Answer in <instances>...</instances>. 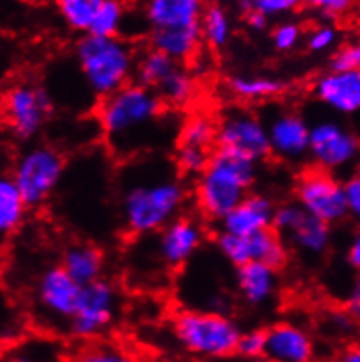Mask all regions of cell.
I'll return each instance as SVG.
<instances>
[{
	"label": "cell",
	"mask_w": 360,
	"mask_h": 362,
	"mask_svg": "<svg viewBox=\"0 0 360 362\" xmlns=\"http://www.w3.org/2000/svg\"><path fill=\"white\" fill-rule=\"evenodd\" d=\"M253 179L256 161L233 151L219 149L198 177L196 199L201 212L210 219L222 221L248 197Z\"/></svg>",
	"instance_id": "cell-1"
},
{
	"label": "cell",
	"mask_w": 360,
	"mask_h": 362,
	"mask_svg": "<svg viewBox=\"0 0 360 362\" xmlns=\"http://www.w3.org/2000/svg\"><path fill=\"white\" fill-rule=\"evenodd\" d=\"M186 199L179 180L152 177L131 184L121 198V216L126 230L135 235L160 233L177 219Z\"/></svg>",
	"instance_id": "cell-2"
},
{
	"label": "cell",
	"mask_w": 360,
	"mask_h": 362,
	"mask_svg": "<svg viewBox=\"0 0 360 362\" xmlns=\"http://www.w3.org/2000/svg\"><path fill=\"white\" fill-rule=\"evenodd\" d=\"M161 116V97L142 84H128L104 98L100 124L119 149L137 147Z\"/></svg>",
	"instance_id": "cell-3"
},
{
	"label": "cell",
	"mask_w": 360,
	"mask_h": 362,
	"mask_svg": "<svg viewBox=\"0 0 360 362\" xmlns=\"http://www.w3.org/2000/svg\"><path fill=\"white\" fill-rule=\"evenodd\" d=\"M76 58L90 91L104 98L128 86L137 69L133 51L119 37L86 33L77 44Z\"/></svg>",
	"instance_id": "cell-4"
},
{
	"label": "cell",
	"mask_w": 360,
	"mask_h": 362,
	"mask_svg": "<svg viewBox=\"0 0 360 362\" xmlns=\"http://www.w3.org/2000/svg\"><path fill=\"white\" fill-rule=\"evenodd\" d=\"M174 334L186 352L203 359H220L236 354L241 331L220 312L187 310L175 317Z\"/></svg>",
	"instance_id": "cell-5"
},
{
	"label": "cell",
	"mask_w": 360,
	"mask_h": 362,
	"mask_svg": "<svg viewBox=\"0 0 360 362\" xmlns=\"http://www.w3.org/2000/svg\"><path fill=\"white\" fill-rule=\"evenodd\" d=\"M65 161L56 149L35 146L18 158L13 180L28 206H39L51 197L64 175Z\"/></svg>",
	"instance_id": "cell-6"
},
{
	"label": "cell",
	"mask_w": 360,
	"mask_h": 362,
	"mask_svg": "<svg viewBox=\"0 0 360 362\" xmlns=\"http://www.w3.org/2000/svg\"><path fill=\"white\" fill-rule=\"evenodd\" d=\"M310 156L325 172H343L360 156V142L354 132L334 119H320L310 127Z\"/></svg>",
	"instance_id": "cell-7"
},
{
	"label": "cell",
	"mask_w": 360,
	"mask_h": 362,
	"mask_svg": "<svg viewBox=\"0 0 360 362\" xmlns=\"http://www.w3.org/2000/svg\"><path fill=\"white\" fill-rule=\"evenodd\" d=\"M297 203L325 224H334L348 216L344 186L325 170H311L299 179L296 187Z\"/></svg>",
	"instance_id": "cell-8"
},
{
	"label": "cell",
	"mask_w": 360,
	"mask_h": 362,
	"mask_svg": "<svg viewBox=\"0 0 360 362\" xmlns=\"http://www.w3.org/2000/svg\"><path fill=\"white\" fill-rule=\"evenodd\" d=\"M51 112V98L30 83L13 84L4 97V116L11 133L20 140H30L40 132Z\"/></svg>",
	"instance_id": "cell-9"
},
{
	"label": "cell",
	"mask_w": 360,
	"mask_h": 362,
	"mask_svg": "<svg viewBox=\"0 0 360 362\" xmlns=\"http://www.w3.org/2000/svg\"><path fill=\"white\" fill-rule=\"evenodd\" d=\"M117 312V293L112 284L97 280L83 287L79 305L68 322L76 338L91 341L112 324Z\"/></svg>",
	"instance_id": "cell-10"
},
{
	"label": "cell",
	"mask_w": 360,
	"mask_h": 362,
	"mask_svg": "<svg viewBox=\"0 0 360 362\" xmlns=\"http://www.w3.org/2000/svg\"><path fill=\"white\" fill-rule=\"evenodd\" d=\"M219 149L233 151L241 156L259 161L271 153L266 123L244 109H233L217 124Z\"/></svg>",
	"instance_id": "cell-11"
},
{
	"label": "cell",
	"mask_w": 360,
	"mask_h": 362,
	"mask_svg": "<svg viewBox=\"0 0 360 362\" xmlns=\"http://www.w3.org/2000/svg\"><path fill=\"white\" fill-rule=\"evenodd\" d=\"M273 226L282 238L308 256H318L329 245V224L308 214L299 203L278 206Z\"/></svg>",
	"instance_id": "cell-12"
},
{
	"label": "cell",
	"mask_w": 360,
	"mask_h": 362,
	"mask_svg": "<svg viewBox=\"0 0 360 362\" xmlns=\"http://www.w3.org/2000/svg\"><path fill=\"white\" fill-rule=\"evenodd\" d=\"M83 286L76 282L61 266L47 268L35 286V301L40 312L51 320L71 322L79 305Z\"/></svg>",
	"instance_id": "cell-13"
},
{
	"label": "cell",
	"mask_w": 360,
	"mask_h": 362,
	"mask_svg": "<svg viewBox=\"0 0 360 362\" xmlns=\"http://www.w3.org/2000/svg\"><path fill=\"white\" fill-rule=\"evenodd\" d=\"M271 153L280 160L299 161L310 156V124L292 110H275L266 121Z\"/></svg>",
	"instance_id": "cell-14"
},
{
	"label": "cell",
	"mask_w": 360,
	"mask_h": 362,
	"mask_svg": "<svg viewBox=\"0 0 360 362\" xmlns=\"http://www.w3.org/2000/svg\"><path fill=\"white\" fill-rule=\"evenodd\" d=\"M203 242V228L194 219L177 217L157 233L156 254L164 266L177 268L194 256Z\"/></svg>",
	"instance_id": "cell-15"
},
{
	"label": "cell",
	"mask_w": 360,
	"mask_h": 362,
	"mask_svg": "<svg viewBox=\"0 0 360 362\" xmlns=\"http://www.w3.org/2000/svg\"><path fill=\"white\" fill-rule=\"evenodd\" d=\"M315 95L343 116L360 114V70H332L315 83Z\"/></svg>",
	"instance_id": "cell-16"
},
{
	"label": "cell",
	"mask_w": 360,
	"mask_h": 362,
	"mask_svg": "<svg viewBox=\"0 0 360 362\" xmlns=\"http://www.w3.org/2000/svg\"><path fill=\"white\" fill-rule=\"evenodd\" d=\"M266 357L277 362H313V341L301 326L275 324L266 331Z\"/></svg>",
	"instance_id": "cell-17"
},
{
	"label": "cell",
	"mask_w": 360,
	"mask_h": 362,
	"mask_svg": "<svg viewBox=\"0 0 360 362\" xmlns=\"http://www.w3.org/2000/svg\"><path fill=\"white\" fill-rule=\"evenodd\" d=\"M275 212L271 199L260 194H248L238 206H234L222 221V233L238 236H252L273 226Z\"/></svg>",
	"instance_id": "cell-18"
},
{
	"label": "cell",
	"mask_w": 360,
	"mask_h": 362,
	"mask_svg": "<svg viewBox=\"0 0 360 362\" xmlns=\"http://www.w3.org/2000/svg\"><path fill=\"white\" fill-rule=\"evenodd\" d=\"M203 0H149L145 18L152 30L182 28L201 23Z\"/></svg>",
	"instance_id": "cell-19"
},
{
	"label": "cell",
	"mask_w": 360,
	"mask_h": 362,
	"mask_svg": "<svg viewBox=\"0 0 360 362\" xmlns=\"http://www.w3.org/2000/svg\"><path fill=\"white\" fill-rule=\"evenodd\" d=\"M238 291L251 305H263L273 298L277 291V269L263 263H247L238 268Z\"/></svg>",
	"instance_id": "cell-20"
},
{
	"label": "cell",
	"mask_w": 360,
	"mask_h": 362,
	"mask_svg": "<svg viewBox=\"0 0 360 362\" xmlns=\"http://www.w3.org/2000/svg\"><path fill=\"white\" fill-rule=\"evenodd\" d=\"M201 39H203L201 25H193V27L152 30L150 44H152V49L161 51L167 57L174 58L175 62H184L189 60L196 53Z\"/></svg>",
	"instance_id": "cell-21"
},
{
	"label": "cell",
	"mask_w": 360,
	"mask_h": 362,
	"mask_svg": "<svg viewBox=\"0 0 360 362\" xmlns=\"http://www.w3.org/2000/svg\"><path fill=\"white\" fill-rule=\"evenodd\" d=\"M61 268L76 280L79 286H88L100 280L104 259L97 247L88 243H76L64 252Z\"/></svg>",
	"instance_id": "cell-22"
},
{
	"label": "cell",
	"mask_w": 360,
	"mask_h": 362,
	"mask_svg": "<svg viewBox=\"0 0 360 362\" xmlns=\"http://www.w3.org/2000/svg\"><path fill=\"white\" fill-rule=\"evenodd\" d=\"M27 209V202L14 184L13 177H4L0 180V231L2 235H11L20 228Z\"/></svg>",
	"instance_id": "cell-23"
},
{
	"label": "cell",
	"mask_w": 360,
	"mask_h": 362,
	"mask_svg": "<svg viewBox=\"0 0 360 362\" xmlns=\"http://www.w3.org/2000/svg\"><path fill=\"white\" fill-rule=\"evenodd\" d=\"M2 362H65V357L58 343L34 338L11 345L4 352Z\"/></svg>",
	"instance_id": "cell-24"
},
{
	"label": "cell",
	"mask_w": 360,
	"mask_h": 362,
	"mask_svg": "<svg viewBox=\"0 0 360 362\" xmlns=\"http://www.w3.org/2000/svg\"><path fill=\"white\" fill-rule=\"evenodd\" d=\"M248 240V259L251 263H263L271 266V268H280L282 264L287 259V249H285V243L282 240V236L278 235L275 230H266L260 231L257 235L247 236Z\"/></svg>",
	"instance_id": "cell-25"
},
{
	"label": "cell",
	"mask_w": 360,
	"mask_h": 362,
	"mask_svg": "<svg viewBox=\"0 0 360 362\" xmlns=\"http://www.w3.org/2000/svg\"><path fill=\"white\" fill-rule=\"evenodd\" d=\"M177 66L179 62L167 57V54H163L161 51H147L144 57L137 62V69H135L137 84L150 88V90H152V88L157 90V86H160Z\"/></svg>",
	"instance_id": "cell-26"
},
{
	"label": "cell",
	"mask_w": 360,
	"mask_h": 362,
	"mask_svg": "<svg viewBox=\"0 0 360 362\" xmlns=\"http://www.w3.org/2000/svg\"><path fill=\"white\" fill-rule=\"evenodd\" d=\"M104 2L105 0H56V7L72 30L90 33Z\"/></svg>",
	"instance_id": "cell-27"
},
{
	"label": "cell",
	"mask_w": 360,
	"mask_h": 362,
	"mask_svg": "<svg viewBox=\"0 0 360 362\" xmlns=\"http://www.w3.org/2000/svg\"><path fill=\"white\" fill-rule=\"evenodd\" d=\"M229 90L234 97L247 102H259L280 93L282 83L266 76H238L229 81Z\"/></svg>",
	"instance_id": "cell-28"
},
{
	"label": "cell",
	"mask_w": 360,
	"mask_h": 362,
	"mask_svg": "<svg viewBox=\"0 0 360 362\" xmlns=\"http://www.w3.org/2000/svg\"><path fill=\"white\" fill-rule=\"evenodd\" d=\"M67 362H142L126 346L110 341H93L80 346Z\"/></svg>",
	"instance_id": "cell-29"
},
{
	"label": "cell",
	"mask_w": 360,
	"mask_h": 362,
	"mask_svg": "<svg viewBox=\"0 0 360 362\" xmlns=\"http://www.w3.org/2000/svg\"><path fill=\"white\" fill-rule=\"evenodd\" d=\"M201 37L208 46L224 47L231 37V21L226 11L220 6H208L201 16Z\"/></svg>",
	"instance_id": "cell-30"
},
{
	"label": "cell",
	"mask_w": 360,
	"mask_h": 362,
	"mask_svg": "<svg viewBox=\"0 0 360 362\" xmlns=\"http://www.w3.org/2000/svg\"><path fill=\"white\" fill-rule=\"evenodd\" d=\"M194 90H196V86H194V79L191 77V74L179 65L157 86V95L172 105H184L194 97Z\"/></svg>",
	"instance_id": "cell-31"
},
{
	"label": "cell",
	"mask_w": 360,
	"mask_h": 362,
	"mask_svg": "<svg viewBox=\"0 0 360 362\" xmlns=\"http://www.w3.org/2000/svg\"><path fill=\"white\" fill-rule=\"evenodd\" d=\"M217 142V124L210 117L196 116L186 123L180 132V144L186 146L210 149V146Z\"/></svg>",
	"instance_id": "cell-32"
},
{
	"label": "cell",
	"mask_w": 360,
	"mask_h": 362,
	"mask_svg": "<svg viewBox=\"0 0 360 362\" xmlns=\"http://www.w3.org/2000/svg\"><path fill=\"white\" fill-rule=\"evenodd\" d=\"M124 21V7L119 0H105L98 11L90 33L100 37H117Z\"/></svg>",
	"instance_id": "cell-33"
},
{
	"label": "cell",
	"mask_w": 360,
	"mask_h": 362,
	"mask_svg": "<svg viewBox=\"0 0 360 362\" xmlns=\"http://www.w3.org/2000/svg\"><path fill=\"white\" fill-rule=\"evenodd\" d=\"M210 160H212V154L208 149L186 146V144H180L179 146L177 165L184 173H187V175L200 177L201 173L207 170Z\"/></svg>",
	"instance_id": "cell-34"
},
{
	"label": "cell",
	"mask_w": 360,
	"mask_h": 362,
	"mask_svg": "<svg viewBox=\"0 0 360 362\" xmlns=\"http://www.w3.org/2000/svg\"><path fill=\"white\" fill-rule=\"evenodd\" d=\"M236 354L251 361H259L266 357V331L253 329L241 332Z\"/></svg>",
	"instance_id": "cell-35"
},
{
	"label": "cell",
	"mask_w": 360,
	"mask_h": 362,
	"mask_svg": "<svg viewBox=\"0 0 360 362\" xmlns=\"http://www.w3.org/2000/svg\"><path fill=\"white\" fill-rule=\"evenodd\" d=\"M301 28L296 23H282L275 28L273 44L278 51H290L299 44Z\"/></svg>",
	"instance_id": "cell-36"
},
{
	"label": "cell",
	"mask_w": 360,
	"mask_h": 362,
	"mask_svg": "<svg viewBox=\"0 0 360 362\" xmlns=\"http://www.w3.org/2000/svg\"><path fill=\"white\" fill-rule=\"evenodd\" d=\"M332 70H360V40L337 51L332 58Z\"/></svg>",
	"instance_id": "cell-37"
},
{
	"label": "cell",
	"mask_w": 360,
	"mask_h": 362,
	"mask_svg": "<svg viewBox=\"0 0 360 362\" xmlns=\"http://www.w3.org/2000/svg\"><path fill=\"white\" fill-rule=\"evenodd\" d=\"M336 39L337 32L334 30L332 27H327L325 25V27L315 28V30L310 33V37H308V47H310L311 51L320 53V51H327L329 47H332Z\"/></svg>",
	"instance_id": "cell-38"
},
{
	"label": "cell",
	"mask_w": 360,
	"mask_h": 362,
	"mask_svg": "<svg viewBox=\"0 0 360 362\" xmlns=\"http://www.w3.org/2000/svg\"><path fill=\"white\" fill-rule=\"evenodd\" d=\"M294 6L296 0H252V11H257L266 18L287 13Z\"/></svg>",
	"instance_id": "cell-39"
},
{
	"label": "cell",
	"mask_w": 360,
	"mask_h": 362,
	"mask_svg": "<svg viewBox=\"0 0 360 362\" xmlns=\"http://www.w3.org/2000/svg\"><path fill=\"white\" fill-rule=\"evenodd\" d=\"M344 191H347L348 216H352L360 223V175L348 180L344 184Z\"/></svg>",
	"instance_id": "cell-40"
},
{
	"label": "cell",
	"mask_w": 360,
	"mask_h": 362,
	"mask_svg": "<svg viewBox=\"0 0 360 362\" xmlns=\"http://www.w3.org/2000/svg\"><path fill=\"white\" fill-rule=\"evenodd\" d=\"M311 7L322 11L324 14L329 16H337V14H343L354 6V0H306Z\"/></svg>",
	"instance_id": "cell-41"
},
{
	"label": "cell",
	"mask_w": 360,
	"mask_h": 362,
	"mask_svg": "<svg viewBox=\"0 0 360 362\" xmlns=\"http://www.w3.org/2000/svg\"><path fill=\"white\" fill-rule=\"evenodd\" d=\"M348 310H350V315L360 322V280L352 287L350 296H348Z\"/></svg>",
	"instance_id": "cell-42"
},
{
	"label": "cell",
	"mask_w": 360,
	"mask_h": 362,
	"mask_svg": "<svg viewBox=\"0 0 360 362\" xmlns=\"http://www.w3.org/2000/svg\"><path fill=\"white\" fill-rule=\"evenodd\" d=\"M348 263L360 272V230L355 233L348 245Z\"/></svg>",
	"instance_id": "cell-43"
},
{
	"label": "cell",
	"mask_w": 360,
	"mask_h": 362,
	"mask_svg": "<svg viewBox=\"0 0 360 362\" xmlns=\"http://www.w3.org/2000/svg\"><path fill=\"white\" fill-rule=\"evenodd\" d=\"M245 20H247V25L252 30H264L268 27V18L264 14L257 13V11H251V13L245 14Z\"/></svg>",
	"instance_id": "cell-44"
},
{
	"label": "cell",
	"mask_w": 360,
	"mask_h": 362,
	"mask_svg": "<svg viewBox=\"0 0 360 362\" xmlns=\"http://www.w3.org/2000/svg\"><path fill=\"white\" fill-rule=\"evenodd\" d=\"M341 362H360V345H355L352 346V349H348L347 352H344Z\"/></svg>",
	"instance_id": "cell-45"
},
{
	"label": "cell",
	"mask_w": 360,
	"mask_h": 362,
	"mask_svg": "<svg viewBox=\"0 0 360 362\" xmlns=\"http://www.w3.org/2000/svg\"><path fill=\"white\" fill-rule=\"evenodd\" d=\"M253 362H277V361H271V359H268V357H263V359H259V361H253Z\"/></svg>",
	"instance_id": "cell-46"
},
{
	"label": "cell",
	"mask_w": 360,
	"mask_h": 362,
	"mask_svg": "<svg viewBox=\"0 0 360 362\" xmlns=\"http://www.w3.org/2000/svg\"><path fill=\"white\" fill-rule=\"evenodd\" d=\"M299 2H306V0H296V4H299Z\"/></svg>",
	"instance_id": "cell-47"
},
{
	"label": "cell",
	"mask_w": 360,
	"mask_h": 362,
	"mask_svg": "<svg viewBox=\"0 0 360 362\" xmlns=\"http://www.w3.org/2000/svg\"><path fill=\"white\" fill-rule=\"evenodd\" d=\"M359 175H360V163H359Z\"/></svg>",
	"instance_id": "cell-48"
}]
</instances>
